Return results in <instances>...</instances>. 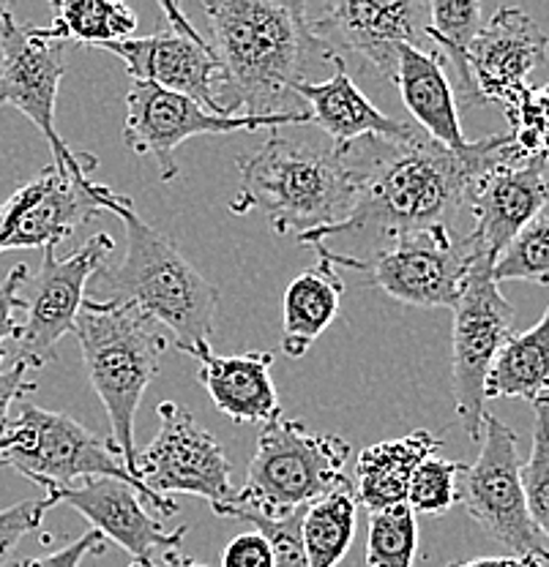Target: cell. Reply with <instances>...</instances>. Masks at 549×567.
<instances>
[{
	"mask_svg": "<svg viewBox=\"0 0 549 567\" xmlns=\"http://www.w3.org/2000/svg\"><path fill=\"white\" fill-rule=\"evenodd\" d=\"M522 153L509 132L446 147L416 126L403 137H366L345 145L356 177V208L342 227L298 240L334 270H356L394 240L421 229L465 233L474 188L504 158ZM470 235V233H468Z\"/></svg>",
	"mask_w": 549,
	"mask_h": 567,
	"instance_id": "1",
	"label": "cell"
},
{
	"mask_svg": "<svg viewBox=\"0 0 549 567\" xmlns=\"http://www.w3.org/2000/svg\"><path fill=\"white\" fill-rule=\"evenodd\" d=\"M211 47L222 63L224 112L235 117H276L304 112L295 87L312 61H334L312 31L309 6L279 0H209Z\"/></svg>",
	"mask_w": 549,
	"mask_h": 567,
	"instance_id": "2",
	"label": "cell"
},
{
	"mask_svg": "<svg viewBox=\"0 0 549 567\" xmlns=\"http://www.w3.org/2000/svg\"><path fill=\"white\" fill-rule=\"evenodd\" d=\"M104 213L121 218L126 251L115 265H104L96 276L108 289V303L138 309L159 328L173 333L175 350L192 354L214 339L220 289L214 287L179 246L140 216L129 197L96 181L93 186Z\"/></svg>",
	"mask_w": 549,
	"mask_h": 567,
	"instance_id": "3",
	"label": "cell"
},
{
	"mask_svg": "<svg viewBox=\"0 0 549 567\" xmlns=\"http://www.w3.org/2000/svg\"><path fill=\"white\" fill-rule=\"evenodd\" d=\"M238 197L230 210L263 213L276 235L315 238L342 227L356 208V177L345 147L315 145L271 134L263 145L235 158Z\"/></svg>",
	"mask_w": 549,
	"mask_h": 567,
	"instance_id": "4",
	"label": "cell"
},
{
	"mask_svg": "<svg viewBox=\"0 0 549 567\" xmlns=\"http://www.w3.org/2000/svg\"><path fill=\"white\" fill-rule=\"evenodd\" d=\"M74 333L88 380L108 412L112 451L134 475V421L140 401L162 369L164 352L175 347L173 339H167V330L138 309L112 306L96 298H85Z\"/></svg>",
	"mask_w": 549,
	"mask_h": 567,
	"instance_id": "5",
	"label": "cell"
},
{
	"mask_svg": "<svg viewBox=\"0 0 549 567\" xmlns=\"http://www.w3.org/2000/svg\"><path fill=\"white\" fill-rule=\"evenodd\" d=\"M347 456L350 445L342 436L321 434L285 415L274 417L260 431L244 486L235 492L222 518L233 513L279 518L304 511L347 481Z\"/></svg>",
	"mask_w": 549,
	"mask_h": 567,
	"instance_id": "6",
	"label": "cell"
},
{
	"mask_svg": "<svg viewBox=\"0 0 549 567\" xmlns=\"http://www.w3.org/2000/svg\"><path fill=\"white\" fill-rule=\"evenodd\" d=\"M3 434L11 436V447L0 456V464L11 466L31 483L44 488V494L72 488L91 477H112L138 488L145 496L148 507L167 518L179 513L173 499L151 494L132 472L126 470L121 456L112 451L110 440L93 434L74 417L63 412L41 410L37 404L22 401L17 412H11Z\"/></svg>",
	"mask_w": 549,
	"mask_h": 567,
	"instance_id": "7",
	"label": "cell"
},
{
	"mask_svg": "<svg viewBox=\"0 0 549 567\" xmlns=\"http://www.w3.org/2000/svg\"><path fill=\"white\" fill-rule=\"evenodd\" d=\"M451 382L454 406L470 440H481L487 417V377L514 336L517 311L495 281V259L478 254L454 303Z\"/></svg>",
	"mask_w": 549,
	"mask_h": 567,
	"instance_id": "8",
	"label": "cell"
},
{
	"mask_svg": "<svg viewBox=\"0 0 549 567\" xmlns=\"http://www.w3.org/2000/svg\"><path fill=\"white\" fill-rule=\"evenodd\" d=\"M67 71V44L50 39L37 25L17 22L14 11H0V106L11 104L44 134L55 153V164L69 173H96L93 153H77L55 128L58 87Z\"/></svg>",
	"mask_w": 549,
	"mask_h": 567,
	"instance_id": "9",
	"label": "cell"
},
{
	"mask_svg": "<svg viewBox=\"0 0 549 567\" xmlns=\"http://www.w3.org/2000/svg\"><path fill=\"white\" fill-rule=\"evenodd\" d=\"M156 415L159 434L138 451V481L162 499H170V494L200 496L222 516L238 488H233V464L220 440L175 401H162Z\"/></svg>",
	"mask_w": 549,
	"mask_h": 567,
	"instance_id": "10",
	"label": "cell"
},
{
	"mask_svg": "<svg viewBox=\"0 0 549 567\" xmlns=\"http://www.w3.org/2000/svg\"><path fill=\"white\" fill-rule=\"evenodd\" d=\"M459 502L478 527L509 551V557H539L549 563V548L525 499L519 440L509 425L489 412L484 417L481 451L476 464L465 470Z\"/></svg>",
	"mask_w": 549,
	"mask_h": 567,
	"instance_id": "11",
	"label": "cell"
},
{
	"mask_svg": "<svg viewBox=\"0 0 549 567\" xmlns=\"http://www.w3.org/2000/svg\"><path fill=\"white\" fill-rule=\"evenodd\" d=\"M478 251L468 233L448 227L421 229L394 240L353 274L388 298L416 309H454Z\"/></svg>",
	"mask_w": 549,
	"mask_h": 567,
	"instance_id": "12",
	"label": "cell"
},
{
	"mask_svg": "<svg viewBox=\"0 0 549 567\" xmlns=\"http://www.w3.org/2000/svg\"><path fill=\"white\" fill-rule=\"evenodd\" d=\"M306 126L312 123L309 112H291L276 117H224L205 110L203 104L181 96V93L162 91L148 82H134L126 93V121H123V142L134 156H151L159 164L162 181H175L181 173L179 147L194 137L209 134L260 132V128Z\"/></svg>",
	"mask_w": 549,
	"mask_h": 567,
	"instance_id": "13",
	"label": "cell"
},
{
	"mask_svg": "<svg viewBox=\"0 0 549 567\" xmlns=\"http://www.w3.org/2000/svg\"><path fill=\"white\" fill-rule=\"evenodd\" d=\"M112 238L99 233L85 240L69 257H58L55 248H44L39 270L26 287L31 289L22 311L20 333H17V360L28 363L31 369H41L58 360V344L63 336L74 333L77 317L85 303L88 281L96 279L108 265Z\"/></svg>",
	"mask_w": 549,
	"mask_h": 567,
	"instance_id": "14",
	"label": "cell"
},
{
	"mask_svg": "<svg viewBox=\"0 0 549 567\" xmlns=\"http://www.w3.org/2000/svg\"><path fill=\"white\" fill-rule=\"evenodd\" d=\"M162 14L167 20L162 31L143 39L112 41L96 50L121 58L134 82L181 93L214 115L235 117L224 112V74L211 41L183 17L175 3L164 0Z\"/></svg>",
	"mask_w": 549,
	"mask_h": 567,
	"instance_id": "15",
	"label": "cell"
},
{
	"mask_svg": "<svg viewBox=\"0 0 549 567\" xmlns=\"http://www.w3.org/2000/svg\"><path fill=\"white\" fill-rule=\"evenodd\" d=\"M429 9L416 0L372 3V0H339L328 3L321 17L312 20V31L334 55L353 52L383 80H397L399 52L405 47L435 52L427 39Z\"/></svg>",
	"mask_w": 549,
	"mask_h": 567,
	"instance_id": "16",
	"label": "cell"
},
{
	"mask_svg": "<svg viewBox=\"0 0 549 567\" xmlns=\"http://www.w3.org/2000/svg\"><path fill=\"white\" fill-rule=\"evenodd\" d=\"M96 181L52 162L0 203V254L14 248H55L102 216Z\"/></svg>",
	"mask_w": 549,
	"mask_h": 567,
	"instance_id": "17",
	"label": "cell"
},
{
	"mask_svg": "<svg viewBox=\"0 0 549 567\" xmlns=\"http://www.w3.org/2000/svg\"><path fill=\"white\" fill-rule=\"evenodd\" d=\"M547 164V156L514 153L478 181L468 205L470 240L478 254L498 262L506 246L541 216L549 203Z\"/></svg>",
	"mask_w": 549,
	"mask_h": 567,
	"instance_id": "18",
	"label": "cell"
},
{
	"mask_svg": "<svg viewBox=\"0 0 549 567\" xmlns=\"http://www.w3.org/2000/svg\"><path fill=\"white\" fill-rule=\"evenodd\" d=\"M52 505L74 507L80 516L102 532L108 543H115L123 551L132 554V563L156 567V557L181 548L186 527L167 529L162 518H153L145 507V496L134 486L112 477H91L72 488L44 494Z\"/></svg>",
	"mask_w": 549,
	"mask_h": 567,
	"instance_id": "19",
	"label": "cell"
},
{
	"mask_svg": "<svg viewBox=\"0 0 549 567\" xmlns=\"http://www.w3.org/2000/svg\"><path fill=\"white\" fill-rule=\"evenodd\" d=\"M549 58V35L539 22L522 9L504 6L484 22L474 47L470 69L484 102L509 106L514 99L528 91L530 71L545 66Z\"/></svg>",
	"mask_w": 549,
	"mask_h": 567,
	"instance_id": "20",
	"label": "cell"
},
{
	"mask_svg": "<svg viewBox=\"0 0 549 567\" xmlns=\"http://www.w3.org/2000/svg\"><path fill=\"white\" fill-rule=\"evenodd\" d=\"M197 360V380L216 410L235 423H268L282 415L279 395L271 380V352L216 354L209 347L192 352Z\"/></svg>",
	"mask_w": 549,
	"mask_h": 567,
	"instance_id": "21",
	"label": "cell"
},
{
	"mask_svg": "<svg viewBox=\"0 0 549 567\" xmlns=\"http://www.w3.org/2000/svg\"><path fill=\"white\" fill-rule=\"evenodd\" d=\"M334 66L336 71L331 80H306L295 87V96H298V102L306 104L312 123H317L328 134L331 142L339 147L366 137H403L407 123L383 115L364 96L362 87L347 74L342 55L336 58Z\"/></svg>",
	"mask_w": 549,
	"mask_h": 567,
	"instance_id": "22",
	"label": "cell"
},
{
	"mask_svg": "<svg viewBox=\"0 0 549 567\" xmlns=\"http://www.w3.org/2000/svg\"><path fill=\"white\" fill-rule=\"evenodd\" d=\"M394 85L403 93L407 106L421 132L446 147H465L468 137L462 132L457 110V96L448 82L438 52H424L405 47L399 52V69Z\"/></svg>",
	"mask_w": 549,
	"mask_h": 567,
	"instance_id": "23",
	"label": "cell"
},
{
	"mask_svg": "<svg viewBox=\"0 0 549 567\" xmlns=\"http://www.w3.org/2000/svg\"><path fill=\"white\" fill-rule=\"evenodd\" d=\"M440 440L418 429L397 440H383L358 453L356 458V496L369 513L386 511L407 502V486L421 461L435 456Z\"/></svg>",
	"mask_w": 549,
	"mask_h": 567,
	"instance_id": "24",
	"label": "cell"
},
{
	"mask_svg": "<svg viewBox=\"0 0 549 567\" xmlns=\"http://www.w3.org/2000/svg\"><path fill=\"white\" fill-rule=\"evenodd\" d=\"M345 281L339 270L317 262L291 281L285 292V330L282 350L287 358H304L317 339L331 328L342 309Z\"/></svg>",
	"mask_w": 549,
	"mask_h": 567,
	"instance_id": "25",
	"label": "cell"
},
{
	"mask_svg": "<svg viewBox=\"0 0 549 567\" xmlns=\"http://www.w3.org/2000/svg\"><path fill=\"white\" fill-rule=\"evenodd\" d=\"M549 395V306L533 328L514 333L487 377V399L539 401Z\"/></svg>",
	"mask_w": 549,
	"mask_h": 567,
	"instance_id": "26",
	"label": "cell"
},
{
	"mask_svg": "<svg viewBox=\"0 0 549 567\" xmlns=\"http://www.w3.org/2000/svg\"><path fill=\"white\" fill-rule=\"evenodd\" d=\"M427 39L433 41L440 61L454 71V96L465 106L484 104L474 80V69H470V47L484 28L481 3L476 0H433L427 3Z\"/></svg>",
	"mask_w": 549,
	"mask_h": 567,
	"instance_id": "27",
	"label": "cell"
},
{
	"mask_svg": "<svg viewBox=\"0 0 549 567\" xmlns=\"http://www.w3.org/2000/svg\"><path fill=\"white\" fill-rule=\"evenodd\" d=\"M358 496L350 481L339 483L304 507V546L312 567H336L356 540Z\"/></svg>",
	"mask_w": 549,
	"mask_h": 567,
	"instance_id": "28",
	"label": "cell"
},
{
	"mask_svg": "<svg viewBox=\"0 0 549 567\" xmlns=\"http://www.w3.org/2000/svg\"><path fill=\"white\" fill-rule=\"evenodd\" d=\"M52 9L55 17L41 31L63 44L77 41L82 47H102L134 39L138 31V14L132 6L115 0H61Z\"/></svg>",
	"mask_w": 549,
	"mask_h": 567,
	"instance_id": "29",
	"label": "cell"
},
{
	"mask_svg": "<svg viewBox=\"0 0 549 567\" xmlns=\"http://www.w3.org/2000/svg\"><path fill=\"white\" fill-rule=\"evenodd\" d=\"M418 524L405 505L369 513L366 532V567H416Z\"/></svg>",
	"mask_w": 549,
	"mask_h": 567,
	"instance_id": "30",
	"label": "cell"
},
{
	"mask_svg": "<svg viewBox=\"0 0 549 567\" xmlns=\"http://www.w3.org/2000/svg\"><path fill=\"white\" fill-rule=\"evenodd\" d=\"M468 466L462 461L429 456L413 472V481L407 486V507L424 516H443L459 502V477Z\"/></svg>",
	"mask_w": 549,
	"mask_h": 567,
	"instance_id": "31",
	"label": "cell"
},
{
	"mask_svg": "<svg viewBox=\"0 0 549 567\" xmlns=\"http://www.w3.org/2000/svg\"><path fill=\"white\" fill-rule=\"evenodd\" d=\"M495 281L549 284V216L530 221L495 262Z\"/></svg>",
	"mask_w": 549,
	"mask_h": 567,
	"instance_id": "32",
	"label": "cell"
},
{
	"mask_svg": "<svg viewBox=\"0 0 549 567\" xmlns=\"http://www.w3.org/2000/svg\"><path fill=\"white\" fill-rule=\"evenodd\" d=\"M533 447L522 464L528 513L541 537H549V395L533 401Z\"/></svg>",
	"mask_w": 549,
	"mask_h": 567,
	"instance_id": "33",
	"label": "cell"
},
{
	"mask_svg": "<svg viewBox=\"0 0 549 567\" xmlns=\"http://www.w3.org/2000/svg\"><path fill=\"white\" fill-rule=\"evenodd\" d=\"M230 518L252 524L268 540L271 551H274V567H312L309 557H306L304 532H301L304 511L279 518L257 516V513H233Z\"/></svg>",
	"mask_w": 549,
	"mask_h": 567,
	"instance_id": "34",
	"label": "cell"
},
{
	"mask_svg": "<svg viewBox=\"0 0 549 567\" xmlns=\"http://www.w3.org/2000/svg\"><path fill=\"white\" fill-rule=\"evenodd\" d=\"M52 507L55 505L50 496H44V499H26L9 511H0V567H9L17 546L41 527Z\"/></svg>",
	"mask_w": 549,
	"mask_h": 567,
	"instance_id": "35",
	"label": "cell"
},
{
	"mask_svg": "<svg viewBox=\"0 0 549 567\" xmlns=\"http://www.w3.org/2000/svg\"><path fill=\"white\" fill-rule=\"evenodd\" d=\"M31 279L28 265H14L3 281H0V363L6 360V344L20 333V315L26 311L22 287Z\"/></svg>",
	"mask_w": 549,
	"mask_h": 567,
	"instance_id": "36",
	"label": "cell"
},
{
	"mask_svg": "<svg viewBox=\"0 0 549 567\" xmlns=\"http://www.w3.org/2000/svg\"><path fill=\"white\" fill-rule=\"evenodd\" d=\"M108 551V537L96 529H88L85 535H80L77 540L67 543V546L55 548V551L44 554V557H31L22 559L14 567H80L82 559L91 557V554H104Z\"/></svg>",
	"mask_w": 549,
	"mask_h": 567,
	"instance_id": "37",
	"label": "cell"
},
{
	"mask_svg": "<svg viewBox=\"0 0 549 567\" xmlns=\"http://www.w3.org/2000/svg\"><path fill=\"white\" fill-rule=\"evenodd\" d=\"M222 567H274V551L257 529L241 532L224 548Z\"/></svg>",
	"mask_w": 549,
	"mask_h": 567,
	"instance_id": "38",
	"label": "cell"
},
{
	"mask_svg": "<svg viewBox=\"0 0 549 567\" xmlns=\"http://www.w3.org/2000/svg\"><path fill=\"white\" fill-rule=\"evenodd\" d=\"M28 371H31V365L22 363V360H14L9 369H0V434L11 417V406L37 390V382L28 380Z\"/></svg>",
	"mask_w": 549,
	"mask_h": 567,
	"instance_id": "39",
	"label": "cell"
},
{
	"mask_svg": "<svg viewBox=\"0 0 549 567\" xmlns=\"http://www.w3.org/2000/svg\"><path fill=\"white\" fill-rule=\"evenodd\" d=\"M547 563L539 557H481V559H465V563H454L448 567H545Z\"/></svg>",
	"mask_w": 549,
	"mask_h": 567,
	"instance_id": "40",
	"label": "cell"
},
{
	"mask_svg": "<svg viewBox=\"0 0 549 567\" xmlns=\"http://www.w3.org/2000/svg\"><path fill=\"white\" fill-rule=\"evenodd\" d=\"M159 567H211V565H205V563H200V559H194V557H189V554H183L181 548H175V551H167L162 557V565Z\"/></svg>",
	"mask_w": 549,
	"mask_h": 567,
	"instance_id": "41",
	"label": "cell"
},
{
	"mask_svg": "<svg viewBox=\"0 0 549 567\" xmlns=\"http://www.w3.org/2000/svg\"><path fill=\"white\" fill-rule=\"evenodd\" d=\"M11 447V436L9 434H0V456Z\"/></svg>",
	"mask_w": 549,
	"mask_h": 567,
	"instance_id": "42",
	"label": "cell"
},
{
	"mask_svg": "<svg viewBox=\"0 0 549 567\" xmlns=\"http://www.w3.org/2000/svg\"><path fill=\"white\" fill-rule=\"evenodd\" d=\"M539 91H541V96H545V99H547V102H549V82H547V85H545V87H539Z\"/></svg>",
	"mask_w": 549,
	"mask_h": 567,
	"instance_id": "43",
	"label": "cell"
},
{
	"mask_svg": "<svg viewBox=\"0 0 549 567\" xmlns=\"http://www.w3.org/2000/svg\"><path fill=\"white\" fill-rule=\"evenodd\" d=\"M3 9H9V3H0V11H3Z\"/></svg>",
	"mask_w": 549,
	"mask_h": 567,
	"instance_id": "44",
	"label": "cell"
},
{
	"mask_svg": "<svg viewBox=\"0 0 549 567\" xmlns=\"http://www.w3.org/2000/svg\"><path fill=\"white\" fill-rule=\"evenodd\" d=\"M129 567H143V565H140V563H132Z\"/></svg>",
	"mask_w": 549,
	"mask_h": 567,
	"instance_id": "45",
	"label": "cell"
}]
</instances>
